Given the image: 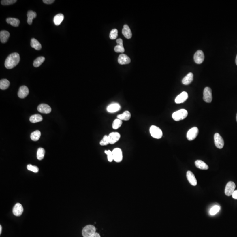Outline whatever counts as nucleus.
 <instances>
[{"mask_svg":"<svg viewBox=\"0 0 237 237\" xmlns=\"http://www.w3.org/2000/svg\"><path fill=\"white\" fill-rule=\"evenodd\" d=\"M20 61V56L17 53H13L8 55L5 61V66L7 69H13Z\"/></svg>","mask_w":237,"mask_h":237,"instance_id":"1","label":"nucleus"},{"mask_svg":"<svg viewBox=\"0 0 237 237\" xmlns=\"http://www.w3.org/2000/svg\"><path fill=\"white\" fill-rule=\"evenodd\" d=\"M188 115V112L185 109H181L173 113L172 117L175 121H179L184 120L187 117Z\"/></svg>","mask_w":237,"mask_h":237,"instance_id":"2","label":"nucleus"},{"mask_svg":"<svg viewBox=\"0 0 237 237\" xmlns=\"http://www.w3.org/2000/svg\"><path fill=\"white\" fill-rule=\"evenodd\" d=\"M150 134L153 138L156 139H160L163 136V132L159 127L153 125L149 129Z\"/></svg>","mask_w":237,"mask_h":237,"instance_id":"3","label":"nucleus"},{"mask_svg":"<svg viewBox=\"0 0 237 237\" xmlns=\"http://www.w3.org/2000/svg\"><path fill=\"white\" fill-rule=\"evenodd\" d=\"M95 233V227L92 225H88L85 227L82 232L84 237H90Z\"/></svg>","mask_w":237,"mask_h":237,"instance_id":"4","label":"nucleus"},{"mask_svg":"<svg viewBox=\"0 0 237 237\" xmlns=\"http://www.w3.org/2000/svg\"><path fill=\"white\" fill-rule=\"evenodd\" d=\"M203 100L205 102L210 103L212 100V90L209 87H205L203 91Z\"/></svg>","mask_w":237,"mask_h":237,"instance_id":"5","label":"nucleus"},{"mask_svg":"<svg viewBox=\"0 0 237 237\" xmlns=\"http://www.w3.org/2000/svg\"><path fill=\"white\" fill-rule=\"evenodd\" d=\"M215 146L219 149H222L224 146V142L223 138L219 133H216L214 136Z\"/></svg>","mask_w":237,"mask_h":237,"instance_id":"6","label":"nucleus"},{"mask_svg":"<svg viewBox=\"0 0 237 237\" xmlns=\"http://www.w3.org/2000/svg\"><path fill=\"white\" fill-rule=\"evenodd\" d=\"M113 160L117 163H120L123 160V153L121 149L119 148H116L112 151Z\"/></svg>","mask_w":237,"mask_h":237,"instance_id":"7","label":"nucleus"},{"mask_svg":"<svg viewBox=\"0 0 237 237\" xmlns=\"http://www.w3.org/2000/svg\"><path fill=\"white\" fill-rule=\"evenodd\" d=\"M235 183L232 181H229L227 183L225 189V194L227 196H230L232 195L233 193L235 191Z\"/></svg>","mask_w":237,"mask_h":237,"instance_id":"8","label":"nucleus"},{"mask_svg":"<svg viewBox=\"0 0 237 237\" xmlns=\"http://www.w3.org/2000/svg\"><path fill=\"white\" fill-rule=\"evenodd\" d=\"M199 134V129L196 127H194L190 129L187 134V138L189 141H192L197 137Z\"/></svg>","mask_w":237,"mask_h":237,"instance_id":"9","label":"nucleus"},{"mask_svg":"<svg viewBox=\"0 0 237 237\" xmlns=\"http://www.w3.org/2000/svg\"><path fill=\"white\" fill-rule=\"evenodd\" d=\"M194 61L197 64H200L203 63L204 60V54L201 50L197 51L194 56Z\"/></svg>","mask_w":237,"mask_h":237,"instance_id":"10","label":"nucleus"},{"mask_svg":"<svg viewBox=\"0 0 237 237\" xmlns=\"http://www.w3.org/2000/svg\"><path fill=\"white\" fill-rule=\"evenodd\" d=\"M108 138L110 144H114L120 140L121 134L118 132L111 133L108 135Z\"/></svg>","mask_w":237,"mask_h":237,"instance_id":"11","label":"nucleus"},{"mask_svg":"<svg viewBox=\"0 0 237 237\" xmlns=\"http://www.w3.org/2000/svg\"><path fill=\"white\" fill-rule=\"evenodd\" d=\"M37 110L39 112L44 114H48L52 111L51 107L46 104H41L39 105Z\"/></svg>","mask_w":237,"mask_h":237,"instance_id":"12","label":"nucleus"},{"mask_svg":"<svg viewBox=\"0 0 237 237\" xmlns=\"http://www.w3.org/2000/svg\"><path fill=\"white\" fill-rule=\"evenodd\" d=\"M29 90L28 88L26 86H22L19 88L18 93V97L20 98H24L28 95Z\"/></svg>","mask_w":237,"mask_h":237,"instance_id":"13","label":"nucleus"},{"mask_svg":"<svg viewBox=\"0 0 237 237\" xmlns=\"http://www.w3.org/2000/svg\"><path fill=\"white\" fill-rule=\"evenodd\" d=\"M188 98V94L185 91H183L176 97L175 99V102L176 104H180L185 102Z\"/></svg>","mask_w":237,"mask_h":237,"instance_id":"14","label":"nucleus"},{"mask_svg":"<svg viewBox=\"0 0 237 237\" xmlns=\"http://www.w3.org/2000/svg\"><path fill=\"white\" fill-rule=\"evenodd\" d=\"M13 213L16 216H21L23 212V208L20 203H17L15 205L13 209Z\"/></svg>","mask_w":237,"mask_h":237,"instance_id":"15","label":"nucleus"},{"mask_svg":"<svg viewBox=\"0 0 237 237\" xmlns=\"http://www.w3.org/2000/svg\"><path fill=\"white\" fill-rule=\"evenodd\" d=\"M118 63L121 65L128 64L131 63V59L126 54H120L118 59Z\"/></svg>","mask_w":237,"mask_h":237,"instance_id":"16","label":"nucleus"},{"mask_svg":"<svg viewBox=\"0 0 237 237\" xmlns=\"http://www.w3.org/2000/svg\"><path fill=\"white\" fill-rule=\"evenodd\" d=\"M121 109V106L118 103H114L109 105L107 108V111L110 113H114Z\"/></svg>","mask_w":237,"mask_h":237,"instance_id":"17","label":"nucleus"},{"mask_svg":"<svg viewBox=\"0 0 237 237\" xmlns=\"http://www.w3.org/2000/svg\"><path fill=\"white\" fill-rule=\"evenodd\" d=\"M187 180L191 185L192 186H196L197 185V181L195 177V175L191 171H187Z\"/></svg>","mask_w":237,"mask_h":237,"instance_id":"18","label":"nucleus"},{"mask_svg":"<svg viewBox=\"0 0 237 237\" xmlns=\"http://www.w3.org/2000/svg\"><path fill=\"white\" fill-rule=\"evenodd\" d=\"M10 37V33L7 31H2L0 32V40L2 43H5Z\"/></svg>","mask_w":237,"mask_h":237,"instance_id":"19","label":"nucleus"},{"mask_svg":"<svg viewBox=\"0 0 237 237\" xmlns=\"http://www.w3.org/2000/svg\"><path fill=\"white\" fill-rule=\"evenodd\" d=\"M122 33L125 38L127 39H130L131 38L132 33L131 29L128 26L124 25L122 30Z\"/></svg>","mask_w":237,"mask_h":237,"instance_id":"20","label":"nucleus"},{"mask_svg":"<svg viewBox=\"0 0 237 237\" xmlns=\"http://www.w3.org/2000/svg\"><path fill=\"white\" fill-rule=\"evenodd\" d=\"M193 80V74L192 73H189L187 74L183 79L182 84L184 85H189L191 83Z\"/></svg>","mask_w":237,"mask_h":237,"instance_id":"21","label":"nucleus"},{"mask_svg":"<svg viewBox=\"0 0 237 237\" xmlns=\"http://www.w3.org/2000/svg\"><path fill=\"white\" fill-rule=\"evenodd\" d=\"M117 118L121 121H128L130 120L131 118V114L130 112L126 111L123 113L118 115Z\"/></svg>","mask_w":237,"mask_h":237,"instance_id":"22","label":"nucleus"},{"mask_svg":"<svg viewBox=\"0 0 237 237\" xmlns=\"http://www.w3.org/2000/svg\"><path fill=\"white\" fill-rule=\"evenodd\" d=\"M27 23L29 25H31L32 23L33 20L37 17V13L33 11L32 10L29 11L28 12L27 14Z\"/></svg>","mask_w":237,"mask_h":237,"instance_id":"23","label":"nucleus"},{"mask_svg":"<svg viewBox=\"0 0 237 237\" xmlns=\"http://www.w3.org/2000/svg\"><path fill=\"white\" fill-rule=\"evenodd\" d=\"M195 165L198 168L200 169L206 170H208L209 169L208 165L202 160H196L195 162Z\"/></svg>","mask_w":237,"mask_h":237,"instance_id":"24","label":"nucleus"},{"mask_svg":"<svg viewBox=\"0 0 237 237\" xmlns=\"http://www.w3.org/2000/svg\"><path fill=\"white\" fill-rule=\"evenodd\" d=\"M64 16L63 14L59 13L57 14L56 16H54V22L56 26H59L62 23L63 21V20Z\"/></svg>","mask_w":237,"mask_h":237,"instance_id":"25","label":"nucleus"},{"mask_svg":"<svg viewBox=\"0 0 237 237\" xmlns=\"http://www.w3.org/2000/svg\"><path fill=\"white\" fill-rule=\"evenodd\" d=\"M6 22L14 27H17L20 24V21L17 18H8L6 19Z\"/></svg>","mask_w":237,"mask_h":237,"instance_id":"26","label":"nucleus"},{"mask_svg":"<svg viewBox=\"0 0 237 237\" xmlns=\"http://www.w3.org/2000/svg\"><path fill=\"white\" fill-rule=\"evenodd\" d=\"M31 45L33 48L38 51L42 49V46L41 43L35 38H32L31 40Z\"/></svg>","mask_w":237,"mask_h":237,"instance_id":"27","label":"nucleus"},{"mask_svg":"<svg viewBox=\"0 0 237 237\" xmlns=\"http://www.w3.org/2000/svg\"><path fill=\"white\" fill-rule=\"evenodd\" d=\"M42 117L40 114H35V115H32L29 118V121L32 123L39 122L42 121Z\"/></svg>","mask_w":237,"mask_h":237,"instance_id":"28","label":"nucleus"},{"mask_svg":"<svg viewBox=\"0 0 237 237\" xmlns=\"http://www.w3.org/2000/svg\"><path fill=\"white\" fill-rule=\"evenodd\" d=\"M10 85V82L7 79H2L0 80V88L1 89L6 90Z\"/></svg>","mask_w":237,"mask_h":237,"instance_id":"29","label":"nucleus"},{"mask_svg":"<svg viewBox=\"0 0 237 237\" xmlns=\"http://www.w3.org/2000/svg\"><path fill=\"white\" fill-rule=\"evenodd\" d=\"M44 60H45V58L43 56L38 57L33 62V66L35 67H39L44 63Z\"/></svg>","mask_w":237,"mask_h":237,"instance_id":"30","label":"nucleus"},{"mask_svg":"<svg viewBox=\"0 0 237 237\" xmlns=\"http://www.w3.org/2000/svg\"><path fill=\"white\" fill-rule=\"evenodd\" d=\"M41 133L39 131H35L32 133L31 135V140L33 141H37L39 140L41 137Z\"/></svg>","mask_w":237,"mask_h":237,"instance_id":"31","label":"nucleus"},{"mask_svg":"<svg viewBox=\"0 0 237 237\" xmlns=\"http://www.w3.org/2000/svg\"><path fill=\"white\" fill-rule=\"evenodd\" d=\"M45 150L43 148H40L37 151V156L39 160H42L44 158Z\"/></svg>","mask_w":237,"mask_h":237,"instance_id":"32","label":"nucleus"},{"mask_svg":"<svg viewBox=\"0 0 237 237\" xmlns=\"http://www.w3.org/2000/svg\"><path fill=\"white\" fill-rule=\"evenodd\" d=\"M122 123V121L118 119V118H116V120H114L113 123H112L113 129H115V130L118 129L121 126Z\"/></svg>","mask_w":237,"mask_h":237,"instance_id":"33","label":"nucleus"},{"mask_svg":"<svg viewBox=\"0 0 237 237\" xmlns=\"http://www.w3.org/2000/svg\"><path fill=\"white\" fill-rule=\"evenodd\" d=\"M114 50L116 52L123 53L124 52V48L123 44H118L114 48Z\"/></svg>","mask_w":237,"mask_h":237,"instance_id":"34","label":"nucleus"},{"mask_svg":"<svg viewBox=\"0 0 237 237\" xmlns=\"http://www.w3.org/2000/svg\"><path fill=\"white\" fill-rule=\"evenodd\" d=\"M220 210V207L218 206H215L212 207L210 211V213L211 215H214L219 212Z\"/></svg>","mask_w":237,"mask_h":237,"instance_id":"35","label":"nucleus"},{"mask_svg":"<svg viewBox=\"0 0 237 237\" xmlns=\"http://www.w3.org/2000/svg\"><path fill=\"white\" fill-rule=\"evenodd\" d=\"M118 36V31L116 29H114L110 33V37L111 40H115Z\"/></svg>","mask_w":237,"mask_h":237,"instance_id":"36","label":"nucleus"},{"mask_svg":"<svg viewBox=\"0 0 237 237\" xmlns=\"http://www.w3.org/2000/svg\"><path fill=\"white\" fill-rule=\"evenodd\" d=\"M109 140H108V136L107 135H105L103 137V138L100 142V144L101 146H105V145H108L109 144Z\"/></svg>","mask_w":237,"mask_h":237,"instance_id":"37","label":"nucleus"},{"mask_svg":"<svg viewBox=\"0 0 237 237\" xmlns=\"http://www.w3.org/2000/svg\"><path fill=\"white\" fill-rule=\"evenodd\" d=\"M27 168L29 171H32L34 173H37L38 172L39 168L37 166L32 165L31 164L28 165Z\"/></svg>","mask_w":237,"mask_h":237,"instance_id":"38","label":"nucleus"},{"mask_svg":"<svg viewBox=\"0 0 237 237\" xmlns=\"http://www.w3.org/2000/svg\"><path fill=\"white\" fill-rule=\"evenodd\" d=\"M16 2V0H2L1 1V4L3 5H9Z\"/></svg>","mask_w":237,"mask_h":237,"instance_id":"39","label":"nucleus"},{"mask_svg":"<svg viewBox=\"0 0 237 237\" xmlns=\"http://www.w3.org/2000/svg\"><path fill=\"white\" fill-rule=\"evenodd\" d=\"M105 153L107 155V159L108 161L110 162H112L113 160V154L112 152L110 150H106L105 151Z\"/></svg>","mask_w":237,"mask_h":237,"instance_id":"40","label":"nucleus"},{"mask_svg":"<svg viewBox=\"0 0 237 237\" xmlns=\"http://www.w3.org/2000/svg\"><path fill=\"white\" fill-rule=\"evenodd\" d=\"M54 1H54V0H43V2L44 3L46 4H48V5L52 4V3L54 2Z\"/></svg>","mask_w":237,"mask_h":237,"instance_id":"41","label":"nucleus"},{"mask_svg":"<svg viewBox=\"0 0 237 237\" xmlns=\"http://www.w3.org/2000/svg\"><path fill=\"white\" fill-rule=\"evenodd\" d=\"M232 196V197L234 199H237V190L234 191Z\"/></svg>","mask_w":237,"mask_h":237,"instance_id":"42","label":"nucleus"},{"mask_svg":"<svg viewBox=\"0 0 237 237\" xmlns=\"http://www.w3.org/2000/svg\"><path fill=\"white\" fill-rule=\"evenodd\" d=\"M116 43H117L118 44H122L123 40L121 39H117L116 40Z\"/></svg>","mask_w":237,"mask_h":237,"instance_id":"43","label":"nucleus"},{"mask_svg":"<svg viewBox=\"0 0 237 237\" xmlns=\"http://www.w3.org/2000/svg\"><path fill=\"white\" fill-rule=\"evenodd\" d=\"M90 237H101L100 235L97 233L96 232L93 235H91Z\"/></svg>","mask_w":237,"mask_h":237,"instance_id":"44","label":"nucleus"},{"mask_svg":"<svg viewBox=\"0 0 237 237\" xmlns=\"http://www.w3.org/2000/svg\"><path fill=\"white\" fill-rule=\"evenodd\" d=\"M1 232H2V227L1 225L0 226V234H1Z\"/></svg>","mask_w":237,"mask_h":237,"instance_id":"45","label":"nucleus"},{"mask_svg":"<svg viewBox=\"0 0 237 237\" xmlns=\"http://www.w3.org/2000/svg\"><path fill=\"white\" fill-rule=\"evenodd\" d=\"M235 63H236V65H237V55L236 56V59H235Z\"/></svg>","mask_w":237,"mask_h":237,"instance_id":"46","label":"nucleus"},{"mask_svg":"<svg viewBox=\"0 0 237 237\" xmlns=\"http://www.w3.org/2000/svg\"><path fill=\"white\" fill-rule=\"evenodd\" d=\"M236 121H237V115H236Z\"/></svg>","mask_w":237,"mask_h":237,"instance_id":"47","label":"nucleus"}]
</instances>
